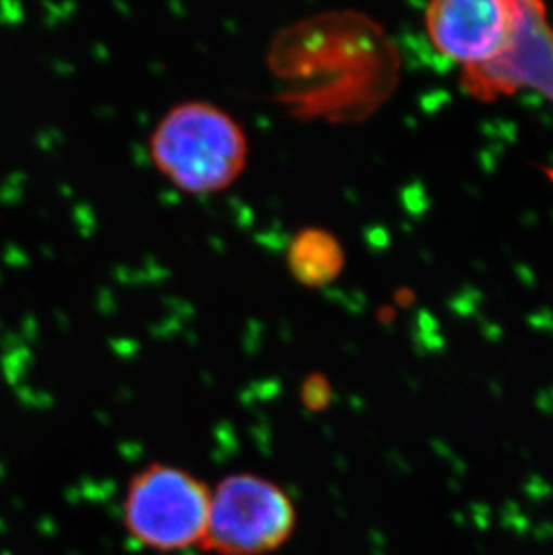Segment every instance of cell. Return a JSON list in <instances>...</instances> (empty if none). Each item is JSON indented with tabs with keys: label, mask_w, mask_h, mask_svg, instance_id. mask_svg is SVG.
Returning <instances> with one entry per match:
<instances>
[{
	"label": "cell",
	"mask_w": 553,
	"mask_h": 555,
	"mask_svg": "<svg viewBox=\"0 0 553 555\" xmlns=\"http://www.w3.org/2000/svg\"><path fill=\"white\" fill-rule=\"evenodd\" d=\"M377 37L363 18L314 16L273 42L270 67L286 89L279 100L295 116L350 119L372 105Z\"/></svg>",
	"instance_id": "6da1fadb"
},
{
	"label": "cell",
	"mask_w": 553,
	"mask_h": 555,
	"mask_svg": "<svg viewBox=\"0 0 553 555\" xmlns=\"http://www.w3.org/2000/svg\"><path fill=\"white\" fill-rule=\"evenodd\" d=\"M150 150L158 171L191 194L218 193L234 184L248 158L245 131L234 117L202 101L167 112Z\"/></svg>",
	"instance_id": "7a4b0ae2"
},
{
	"label": "cell",
	"mask_w": 553,
	"mask_h": 555,
	"mask_svg": "<svg viewBox=\"0 0 553 555\" xmlns=\"http://www.w3.org/2000/svg\"><path fill=\"white\" fill-rule=\"evenodd\" d=\"M213 489L193 473L153 462L130 478L123 498V527L137 545L157 554L202 546Z\"/></svg>",
	"instance_id": "3957f363"
},
{
	"label": "cell",
	"mask_w": 553,
	"mask_h": 555,
	"mask_svg": "<svg viewBox=\"0 0 553 555\" xmlns=\"http://www.w3.org/2000/svg\"><path fill=\"white\" fill-rule=\"evenodd\" d=\"M298 514L293 498L272 478L232 473L210 493L202 551L215 555H268L292 540Z\"/></svg>",
	"instance_id": "277c9868"
},
{
	"label": "cell",
	"mask_w": 553,
	"mask_h": 555,
	"mask_svg": "<svg viewBox=\"0 0 553 555\" xmlns=\"http://www.w3.org/2000/svg\"><path fill=\"white\" fill-rule=\"evenodd\" d=\"M519 4L498 0H442L426 15L435 48L453 62L486 67L511 46Z\"/></svg>",
	"instance_id": "5b68a950"
},
{
	"label": "cell",
	"mask_w": 553,
	"mask_h": 555,
	"mask_svg": "<svg viewBox=\"0 0 553 555\" xmlns=\"http://www.w3.org/2000/svg\"><path fill=\"white\" fill-rule=\"evenodd\" d=\"M287 267L306 288H324L344 270V248L324 229H304L290 243Z\"/></svg>",
	"instance_id": "8992f818"
},
{
	"label": "cell",
	"mask_w": 553,
	"mask_h": 555,
	"mask_svg": "<svg viewBox=\"0 0 553 555\" xmlns=\"http://www.w3.org/2000/svg\"><path fill=\"white\" fill-rule=\"evenodd\" d=\"M303 401L308 409L324 410L331 401V387L324 376H311L304 383Z\"/></svg>",
	"instance_id": "52a82bcc"
}]
</instances>
